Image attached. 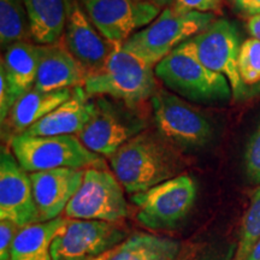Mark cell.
Here are the masks:
<instances>
[{
	"label": "cell",
	"mask_w": 260,
	"mask_h": 260,
	"mask_svg": "<svg viewBox=\"0 0 260 260\" xmlns=\"http://www.w3.org/2000/svg\"><path fill=\"white\" fill-rule=\"evenodd\" d=\"M113 175L129 194L146 191L178 176L182 161L164 138L142 132L110 157Z\"/></svg>",
	"instance_id": "6da1fadb"
},
{
	"label": "cell",
	"mask_w": 260,
	"mask_h": 260,
	"mask_svg": "<svg viewBox=\"0 0 260 260\" xmlns=\"http://www.w3.org/2000/svg\"><path fill=\"white\" fill-rule=\"evenodd\" d=\"M213 21L212 12H183L172 5L168 6L151 24L132 35L122 47L149 67H157L180 45L205 30Z\"/></svg>",
	"instance_id": "7a4b0ae2"
},
{
	"label": "cell",
	"mask_w": 260,
	"mask_h": 260,
	"mask_svg": "<svg viewBox=\"0 0 260 260\" xmlns=\"http://www.w3.org/2000/svg\"><path fill=\"white\" fill-rule=\"evenodd\" d=\"M83 88L88 96H111L134 106L154 95L157 82L152 67L117 45L102 68L87 75Z\"/></svg>",
	"instance_id": "3957f363"
},
{
	"label": "cell",
	"mask_w": 260,
	"mask_h": 260,
	"mask_svg": "<svg viewBox=\"0 0 260 260\" xmlns=\"http://www.w3.org/2000/svg\"><path fill=\"white\" fill-rule=\"evenodd\" d=\"M12 153L27 172L54 169H104L105 161L89 151L75 135H15L10 141Z\"/></svg>",
	"instance_id": "277c9868"
},
{
	"label": "cell",
	"mask_w": 260,
	"mask_h": 260,
	"mask_svg": "<svg viewBox=\"0 0 260 260\" xmlns=\"http://www.w3.org/2000/svg\"><path fill=\"white\" fill-rule=\"evenodd\" d=\"M240 35L236 24L229 19L213 21L205 30L180 45L178 51L189 54L214 73L229 81L235 100L246 96V84L239 74Z\"/></svg>",
	"instance_id": "5b68a950"
},
{
	"label": "cell",
	"mask_w": 260,
	"mask_h": 260,
	"mask_svg": "<svg viewBox=\"0 0 260 260\" xmlns=\"http://www.w3.org/2000/svg\"><path fill=\"white\" fill-rule=\"evenodd\" d=\"M154 73L169 89L193 102H220L233 95L224 75L210 70L177 48L155 67Z\"/></svg>",
	"instance_id": "8992f818"
},
{
	"label": "cell",
	"mask_w": 260,
	"mask_h": 260,
	"mask_svg": "<svg viewBox=\"0 0 260 260\" xmlns=\"http://www.w3.org/2000/svg\"><path fill=\"white\" fill-rule=\"evenodd\" d=\"M124 188L105 169H86L82 183L64 211L69 219L117 223L128 216Z\"/></svg>",
	"instance_id": "52a82bcc"
},
{
	"label": "cell",
	"mask_w": 260,
	"mask_h": 260,
	"mask_svg": "<svg viewBox=\"0 0 260 260\" xmlns=\"http://www.w3.org/2000/svg\"><path fill=\"white\" fill-rule=\"evenodd\" d=\"M197 198V184L188 175L178 176L151 189L132 195L138 207L136 218L148 229H170L189 212Z\"/></svg>",
	"instance_id": "ba28073f"
},
{
	"label": "cell",
	"mask_w": 260,
	"mask_h": 260,
	"mask_svg": "<svg viewBox=\"0 0 260 260\" xmlns=\"http://www.w3.org/2000/svg\"><path fill=\"white\" fill-rule=\"evenodd\" d=\"M116 223L67 218L51 246L52 260H92L124 241Z\"/></svg>",
	"instance_id": "9c48e42d"
},
{
	"label": "cell",
	"mask_w": 260,
	"mask_h": 260,
	"mask_svg": "<svg viewBox=\"0 0 260 260\" xmlns=\"http://www.w3.org/2000/svg\"><path fill=\"white\" fill-rule=\"evenodd\" d=\"M98 31L113 45H123L135 30L151 24L160 6L138 0H79Z\"/></svg>",
	"instance_id": "30bf717a"
},
{
	"label": "cell",
	"mask_w": 260,
	"mask_h": 260,
	"mask_svg": "<svg viewBox=\"0 0 260 260\" xmlns=\"http://www.w3.org/2000/svg\"><path fill=\"white\" fill-rule=\"evenodd\" d=\"M158 134L181 147H200L210 141L212 126L189 104L169 93L157 90L151 98Z\"/></svg>",
	"instance_id": "8fae6325"
},
{
	"label": "cell",
	"mask_w": 260,
	"mask_h": 260,
	"mask_svg": "<svg viewBox=\"0 0 260 260\" xmlns=\"http://www.w3.org/2000/svg\"><path fill=\"white\" fill-rule=\"evenodd\" d=\"M144 128L145 123L140 117L107 99H99L92 117L77 138L89 151L111 157L125 142L142 133Z\"/></svg>",
	"instance_id": "7c38bea8"
},
{
	"label": "cell",
	"mask_w": 260,
	"mask_h": 260,
	"mask_svg": "<svg viewBox=\"0 0 260 260\" xmlns=\"http://www.w3.org/2000/svg\"><path fill=\"white\" fill-rule=\"evenodd\" d=\"M0 219L19 228L39 223L30 177L4 147L0 152Z\"/></svg>",
	"instance_id": "4fadbf2b"
},
{
	"label": "cell",
	"mask_w": 260,
	"mask_h": 260,
	"mask_svg": "<svg viewBox=\"0 0 260 260\" xmlns=\"http://www.w3.org/2000/svg\"><path fill=\"white\" fill-rule=\"evenodd\" d=\"M64 45L83 68L86 76L102 68L117 46L98 31L79 0L68 2Z\"/></svg>",
	"instance_id": "5bb4252c"
},
{
	"label": "cell",
	"mask_w": 260,
	"mask_h": 260,
	"mask_svg": "<svg viewBox=\"0 0 260 260\" xmlns=\"http://www.w3.org/2000/svg\"><path fill=\"white\" fill-rule=\"evenodd\" d=\"M82 169H54L29 174L39 222L56 219L82 183Z\"/></svg>",
	"instance_id": "9a60e30c"
},
{
	"label": "cell",
	"mask_w": 260,
	"mask_h": 260,
	"mask_svg": "<svg viewBox=\"0 0 260 260\" xmlns=\"http://www.w3.org/2000/svg\"><path fill=\"white\" fill-rule=\"evenodd\" d=\"M86 73L65 45L40 46L35 89L53 92L75 87H83Z\"/></svg>",
	"instance_id": "2e32d148"
},
{
	"label": "cell",
	"mask_w": 260,
	"mask_h": 260,
	"mask_svg": "<svg viewBox=\"0 0 260 260\" xmlns=\"http://www.w3.org/2000/svg\"><path fill=\"white\" fill-rule=\"evenodd\" d=\"M95 103L89 100L83 87L73 88V95L23 134L30 136H58L79 134L93 115Z\"/></svg>",
	"instance_id": "e0dca14e"
},
{
	"label": "cell",
	"mask_w": 260,
	"mask_h": 260,
	"mask_svg": "<svg viewBox=\"0 0 260 260\" xmlns=\"http://www.w3.org/2000/svg\"><path fill=\"white\" fill-rule=\"evenodd\" d=\"M40 46L28 41L16 42L6 48L0 70L4 71L12 96L17 102L30 92L37 81Z\"/></svg>",
	"instance_id": "ac0fdd59"
},
{
	"label": "cell",
	"mask_w": 260,
	"mask_h": 260,
	"mask_svg": "<svg viewBox=\"0 0 260 260\" xmlns=\"http://www.w3.org/2000/svg\"><path fill=\"white\" fill-rule=\"evenodd\" d=\"M69 0H24L31 39L38 44L59 42L65 30Z\"/></svg>",
	"instance_id": "d6986e66"
},
{
	"label": "cell",
	"mask_w": 260,
	"mask_h": 260,
	"mask_svg": "<svg viewBox=\"0 0 260 260\" xmlns=\"http://www.w3.org/2000/svg\"><path fill=\"white\" fill-rule=\"evenodd\" d=\"M73 95V89H60L53 92H41L32 88L16 102L10 112V125L18 134H23L35 123L47 116L61 104L69 100Z\"/></svg>",
	"instance_id": "ffe728a7"
},
{
	"label": "cell",
	"mask_w": 260,
	"mask_h": 260,
	"mask_svg": "<svg viewBox=\"0 0 260 260\" xmlns=\"http://www.w3.org/2000/svg\"><path fill=\"white\" fill-rule=\"evenodd\" d=\"M65 219V217H58L21 228L15 237L10 260H52V242Z\"/></svg>",
	"instance_id": "44dd1931"
},
{
	"label": "cell",
	"mask_w": 260,
	"mask_h": 260,
	"mask_svg": "<svg viewBox=\"0 0 260 260\" xmlns=\"http://www.w3.org/2000/svg\"><path fill=\"white\" fill-rule=\"evenodd\" d=\"M180 251L176 240L139 233L113 248L109 260H176Z\"/></svg>",
	"instance_id": "7402d4cb"
},
{
	"label": "cell",
	"mask_w": 260,
	"mask_h": 260,
	"mask_svg": "<svg viewBox=\"0 0 260 260\" xmlns=\"http://www.w3.org/2000/svg\"><path fill=\"white\" fill-rule=\"evenodd\" d=\"M31 38L24 0H0V44L8 48Z\"/></svg>",
	"instance_id": "603a6c76"
},
{
	"label": "cell",
	"mask_w": 260,
	"mask_h": 260,
	"mask_svg": "<svg viewBox=\"0 0 260 260\" xmlns=\"http://www.w3.org/2000/svg\"><path fill=\"white\" fill-rule=\"evenodd\" d=\"M260 240V186L253 191L251 204L242 219L240 241L233 260H247Z\"/></svg>",
	"instance_id": "cb8c5ba5"
},
{
	"label": "cell",
	"mask_w": 260,
	"mask_h": 260,
	"mask_svg": "<svg viewBox=\"0 0 260 260\" xmlns=\"http://www.w3.org/2000/svg\"><path fill=\"white\" fill-rule=\"evenodd\" d=\"M239 74L246 86L260 82V41L254 38L247 39L241 44L239 59Z\"/></svg>",
	"instance_id": "d4e9b609"
},
{
	"label": "cell",
	"mask_w": 260,
	"mask_h": 260,
	"mask_svg": "<svg viewBox=\"0 0 260 260\" xmlns=\"http://www.w3.org/2000/svg\"><path fill=\"white\" fill-rule=\"evenodd\" d=\"M245 164L248 177L255 183H260V123L247 145Z\"/></svg>",
	"instance_id": "484cf974"
},
{
	"label": "cell",
	"mask_w": 260,
	"mask_h": 260,
	"mask_svg": "<svg viewBox=\"0 0 260 260\" xmlns=\"http://www.w3.org/2000/svg\"><path fill=\"white\" fill-rule=\"evenodd\" d=\"M17 224L8 219H0V260H10L15 237L19 232Z\"/></svg>",
	"instance_id": "4316f807"
},
{
	"label": "cell",
	"mask_w": 260,
	"mask_h": 260,
	"mask_svg": "<svg viewBox=\"0 0 260 260\" xmlns=\"http://www.w3.org/2000/svg\"><path fill=\"white\" fill-rule=\"evenodd\" d=\"M220 3L222 0H175L172 6L183 12H212L219 9Z\"/></svg>",
	"instance_id": "83f0119b"
},
{
	"label": "cell",
	"mask_w": 260,
	"mask_h": 260,
	"mask_svg": "<svg viewBox=\"0 0 260 260\" xmlns=\"http://www.w3.org/2000/svg\"><path fill=\"white\" fill-rule=\"evenodd\" d=\"M15 104L16 100L10 90L4 71L0 70V121L2 123H4L5 119L8 118Z\"/></svg>",
	"instance_id": "f1b7e54d"
},
{
	"label": "cell",
	"mask_w": 260,
	"mask_h": 260,
	"mask_svg": "<svg viewBox=\"0 0 260 260\" xmlns=\"http://www.w3.org/2000/svg\"><path fill=\"white\" fill-rule=\"evenodd\" d=\"M234 9L245 17L260 15V0H230Z\"/></svg>",
	"instance_id": "f546056e"
},
{
	"label": "cell",
	"mask_w": 260,
	"mask_h": 260,
	"mask_svg": "<svg viewBox=\"0 0 260 260\" xmlns=\"http://www.w3.org/2000/svg\"><path fill=\"white\" fill-rule=\"evenodd\" d=\"M247 29H248V32L252 35V38L260 41V15L248 18Z\"/></svg>",
	"instance_id": "4dcf8cb0"
},
{
	"label": "cell",
	"mask_w": 260,
	"mask_h": 260,
	"mask_svg": "<svg viewBox=\"0 0 260 260\" xmlns=\"http://www.w3.org/2000/svg\"><path fill=\"white\" fill-rule=\"evenodd\" d=\"M247 260H260V240L254 248H253L251 255H249V258Z\"/></svg>",
	"instance_id": "1f68e13d"
},
{
	"label": "cell",
	"mask_w": 260,
	"mask_h": 260,
	"mask_svg": "<svg viewBox=\"0 0 260 260\" xmlns=\"http://www.w3.org/2000/svg\"><path fill=\"white\" fill-rule=\"evenodd\" d=\"M175 0H153V3H155L158 6H168L174 4Z\"/></svg>",
	"instance_id": "d6a6232c"
},
{
	"label": "cell",
	"mask_w": 260,
	"mask_h": 260,
	"mask_svg": "<svg viewBox=\"0 0 260 260\" xmlns=\"http://www.w3.org/2000/svg\"><path fill=\"white\" fill-rule=\"evenodd\" d=\"M111 252H112V251L107 252V253H105V254H103V255L98 256V258H95V259H92V260H109V259H110V255H111Z\"/></svg>",
	"instance_id": "836d02e7"
},
{
	"label": "cell",
	"mask_w": 260,
	"mask_h": 260,
	"mask_svg": "<svg viewBox=\"0 0 260 260\" xmlns=\"http://www.w3.org/2000/svg\"><path fill=\"white\" fill-rule=\"evenodd\" d=\"M234 256H232V254H230L229 256H228L226 259H210V258H204V259H198V260H233Z\"/></svg>",
	"instance_id": "e575fe53"
},
{
	"label": "cell",
	"mask_w": 260,
	"mask_h": 260,
	"mask_svg": "<svg viewBox=\"0 0 260 260\" xmlns=\"http://www.w3.org/2000/svg\"><path fill=\"white\" fill-rule=\"evenodd\" d=\"M138 2H153V0H138Z\"/></svg>",
	"instance_id": "d590c367"
}]
</instances>
